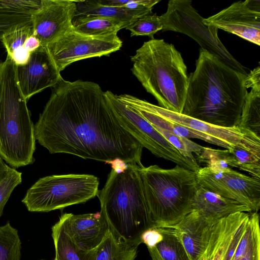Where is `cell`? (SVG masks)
Here are the masks:
<instances>
[{
	"label": "cell",
	"instance_id": "obj_1",
	"mask_svg": "<svg viewBox=\"0 0 260 260\" xmlns=\"http://www.w3.org/2000/svg\"><path fill=\"white\" fill-rule=\"evenodd\" d=\"M36 140L51 153L144 167L143 147L120 125L100 86L62 79L35 125Z\"/></svg>",
	"mask_w": 260,
	"mask_h": 260
},
{
	"label": "cell",
	"instance_id": "obj_2",
	"mask_svg": "<svg viewBox=\"0 0 260 260\" xmlns=\"http://www.w3.org/2000/svg\"><path fill=\"white\" fill-rule=\"evenodd\" d=\"M247 75L201 48L188 76L182 114L218 126H238L248 91Z\"/></svg>",
	"mask_w": 260,
	"mask_h": 260
},
{
	"label": "cell",
	"instance_id": "obj_3",
	"mask_svg": "<svg viewBox=\"0 0 260 260\" xmlns=\"http://www.w3.org/2000/svg\"><path fill=\"white\" fill-rule=\"evenodd\" d=\"M139 166L124 164L112 169L97 196L100 212L117 237L139 245L140 237L155 226L146 204Z\"/></svg>",
	"mask_w": 260,
	"mask_h": 260
},
{
	"label": "cell",
	"instance_id": "obj_4",
	"mask_svg": "<svg viewBox=\"0 0 260 260\" xmlns=\"http://www.w3.org/2000/svg\"><path fill=\"white\" fill-rule=\"evenodd\" d=\"M131 59L132 73L159 106L182 113L188 76L182 55L174 45L163 39H150Z\"/></svg>",
	"mask_w": 260,
	"mask_h": 260
},
{
	"label": "cell",
	"instance_id": "obj_5",
	"mask_svg": "<svg viewBox=\"0 0 260 260\" xmlns=\"http://www.w3.org/2000/svg\"><path fill=\"white\" fill-rule=\"evenodd\" d=\"M16 69L8 55L0 61V156L12 167L18 168L34 162L36 139Z\"/></svg>",
	"mask_w": 260,
	"mask_h": 260
},
{
	"label": "cell",
	"instance_id": "obj_6",
	"mask_svg": "<svg viewBox=\"0 0 260 260\" xmlns=\"http://www.w3.org/2000/svg\"><path fill=\"white\" fill-rule=\"evenodd\" d=\"M144 193L155 226H173L192 211L199 187L196 173L176 165L163 169L156 165L140 168Z\"/></svg>",
	"mask_w": 260,
	"mask_h": 260
},
{
	"label": "cell",
	"instance_id": "obj_7",
	"mask_svg": "<svg viewBox=\"0 0 260 260\" xmlns=\"http://www.w3.org/2000/svg\"><path fill=\"white\" fill-rule=\"evenodd\" d=\"M99 181L90 174L54 175L40 178L22 200L30 212H48L84 203L97 196Z\"/></svg>",
	"mask_w": 260,
	"mask_h": 260
},
{
	"label": "cell",
	"instance_id": "obj_8",
	"mask_svg": "<svg viewBox=\"0 0 260 260\" xmlns=\"http://www.w3.org/2000/svg\"><path fill=\"white\" fill-rule=\"evenodd\" d=\"M162 31L185 34L194 39L201 48L214 54L233 69L247 75L244 67L228 51L218 38V29L208 26L188 0H171L166 12L160 16Z\"/></svg>",
	"mask_w": 260,
	"mask_h": 260
},
{
	"label": "cell",
	"instance_id": "obj_9",
	"mask_svg": "<svg viewBox=\"0 0 260 260\" xmlns=\"http://www.w3.org/2000/svg\"><path fill=\"white\" fill-rule=\"evenodd\" d=\"M105 95L120 125L143 147L158 157L195 173L199 169L200 167L197 161L182 155L151 124L120 101L116 94L107 90L105 91Z\"/></svg>",
	"mask_w": 260,
	"mask_h": 260
},
{
	"label": "cell",
	"instance_id": "obj_10",
	"mask_svg": "<svg viewBox=\"0 0 260 260\" xmlns=\"http://www.w3.org/2000/svg\"><path fill=\"white\" fill-rule=\"evenodd\" d=\"M121 100L131 107L151 112L176 124L218 139L233 147L244 149L260 157V137L249 130L239 126L224 127L214 125L128 94H123Z\"/></svg>",
	"mask_w": 260,
	"mask_h": 260
},
{
	"label": "cell",
	"instance_id": "obj_11",
	"mask_svg": "<svg viewBox=\"0 0 260 260\" xmlns=\"http://www.w3.org/2000/svg\"><path fill=\"white\" fill-rule=\"evenodd\" d=\"M199 186L222 197L249 206L252 212L260 207V179L241 174L231 168L213 170L200 168L196 172Z\"/></svg>",
	"mask_w": 260,
	"mask_h": 260
},
{
	"label": "cell",
	"instance_id": "obj_12",
	"mask_svg": "<svg viewBox=\"0 0 260 260\" xmlns=\"http://www.w3.org/2000/svg\"><path fill=\"white\" fill-rule=\"evenodd\" d=\"M122 45L117 35L94 37L81 34L73 29L46 47L60 72L74 62L109 55L119 50Z\"/></svg>",
	"mask_w": 260,
	"mask_h": 260
},
{
	"label": "cell",
	"instance_id": "obj_13",
	"mask_svg": "<svg viewBox=\"0 0 260 260\" xmlns=\"http://www.w3.org/2000/svg\"><path fill=\"white\" fill-rule=\"evenodd\" d=\"M208 26L234 34L260 45V1L246 0L233 3L217 13L203 18Z\"/></svg>",
	"mask_w": 260,
	"mask_h": 260
},
{
	"label": "cell",
	"instance_id": "obj_14",
	"mask_svg": "<svg viewBox=\"0 0 260 260\" xmlns=\"http://www.w3.org/2000/svg\"><path fill=\"white\" fill-rule=\"evenodd\" d=\"M76 1L41 0V6L31 14L33 35L41 46L61 38L73 29Z\"/></svg>",
	"mask_w": 260,
	"mask_h": 260
},
{
	"label": "cell",
	"instance_id": "obj_15",
	"mask_svg": "<svg viewBox=\"0 0 260 260\" xmlns=\"http://www.w3.org/2000/svg\"><path fill=\"white\" fill-rule=\"evenodd\" d=\"M16 71L18 86L26 100L63 79L46 46H40L31 52L27 64L16 66Z\"/></svg>",
	"mask_w": 260,
	"mask_h": 260
},
{
	"label": "cell",
	"instance_id": "obj_16",
	"mask_svg": "<svg viewBox=\"0 0 260 260\" xmlns=\"http://www.w3.org/2000/svg\"><path fill=\"white\" fill-rule=\"evenodd\" d=\"M64 231L80 250L90 251L103 241L110 229L100 211L95 213H64L58 221Z\"/></svg>",
	"mask_w": 260,
	"mask_h": 260
},
{
	"label": "cell",
	"instance_id": "obj_17",
	"mask_svg": "<svg viewBox=\"0 0 260 260\" xmlns=\"http://www.w3.org/2000/svg\"><path fill=\"white\" fill-rule=\"evenodd\" d=\"M218 221L209 220L192 210L174 225L191 260H198L203 254Z\"/></svg>",
	"mask_w": 260,
	"mask_h": 260
},
{
	"label": "cell",
	"instance_id": "obj_18",
	"mask_svg": "<svg viewBox=\"0 0 260 260\" xmlns=\"http://www.w3.org/2000/svg\"><path fill=\"white\" fill-rule=\"evenodd\" d=\"M250 213L237 212L220 219L214 225L206 250L198 260H224L236 231Z\"/></svg>",
	"mask_w": 260,
	"mask_h": 260
},
{
	"label": "cell",
	"instance_id": "obj_19",
	"mask_svg": "<svg viewBox=\"0 0 260 260\" xmlns=\"http://www.w3.org/2000/svg\"><path fill=\"white\" fill-rule=\"evenodd\" d=\"M192 210L213 221L237 212H252L250 208L238 201L227 199L199 187L192 202Z\"/></svg>",
	"mask_w": 260,
	"mask_h": 260
},
{
	"label": "cell",
	"instance_id": "obj_20",
	"mask_svg": "<svg viewBox=\"0 0 260 260\" xmlns=\"http://www.w3.org/2000/svg\"><path fill=\"white\" fill-rule=\"evenodd\" d=\"M247 92L238 126L260 137V67L250 71L245 78Z\"/></svg>",
	"mask_w": 260,
	"mask_h": 260
},
{
	"label": "cell",
	"instance_id": "obj_21",
	"mask_svg": "<svg viewBox=\"0 0 260 260\" xmlns=\"http://www.w3.org/2000/svg\"><path fill=\"white\" fill-rule=\"evenodd\" d=\"M160 230L158 241L147 248L152 260H191L174 225L160 226Z\"/></svg>",
	"mask_w": 260,
	"mask_h": 260
},
{
	"label": "cell",
	"instance_id": "obj_22",
	"mask_svg": "<svg viewBox=\"0 0 260 260\" xmlns=\"http://www.w3.org/2000/svg\"><path fill=\"white\" fill-rule=\"evenodd\" d=\"M138 245L115 236L110 230L94 250V260H135Z\"/></svg>",
	"mask_w": 260,
	"mask_h": 260
},
{
	"label": "cell",
	"instance_id": "obj_23",
	"mask_svg": "<svg viewBox=\"0 0 260 260\" xmlns=\"http://www.w3.org/2000/svg\"><path fill=\"white\" fill-rule=\"evenodd\" d=\"M131 108L134 110L155 128H158L172 133L174 135L189 139H201L208 143L224 148L226 149H231L233 148L231 145L221 141L205 134L198 132L196 131L188 128L179 124H176L165 119L151 112L140 108Z\"/></svg>",
	"mask_w": 260,
	"mask_h": 260
},
{
	"label": "cell",
	"instance_id": "obj_24",
	"mask_svg": "<svg viewBox=\"0 0 260 260\" xmlns=\"http://www.w3.org/2000/svg\"><path fill=\"white\" fill-rule=\"evenodd\" d=\"M73 25L75 31L94 37L117 35L119 30L128 26L124 22L117 19L95 16L74 18Z\"/></svg>",
	"mask_w": 260,
	"mask_h": 260
},
{
	"label": "cell",
	"instance_id": "obj_25",
	"mask_svg": "<svg viewBox=\"0 0 260 260\" xmlns=\"http://www.w3.org/2000/svg\"><path fill=\"white\" fill-rule=\"evenodd\" d=\"M95 16L118 20L129 26L138 18L132 12L121 7L107 6L100 4L98 0L76 1L74 18Z\"/></svg>",
	"mask_w": 260,
	"mask_h": 260
},
{
	"label": "cell",
	"instance_id": "obj_26",
	"mask_svg": "<svg viewBox=\"0 0 260 260\" xmlns=\"http://www.w3.org/2000/svg\"><path fill=\"white\" fill-rule=\"evenodd\" d=\"M31 14L24 1L0 0V40L16 26L31 22Z\"/></svg>",
	"mask_w": 260,
	"mask_h": 260
},
{
	"label": "cell",
	"instance_id": "obj_27",
	"mask_svg": "<svg viewBox=\"0 0 260 260\" xmlns=\"http://www.w3.org/2000/svg\"><path fill=\"white\" fill-rule=\"evenodd\" d=\"M55 255L54 260H94L93 251L79 249L64 231L59 221L51 228Z\"/></svg>",
	"mask_w": 260,
	"mask_h": 260
},
{
	"label": "cell",
	"instance_id": "obj_28",
	"mask_svg": "<svg viewBox=\"0 0 260 260\" xmlns=\"http://www.w3.org/2000/svg\"><path fill=\"white\" fill-rule=\"evenodd\" d=\"M196 155L198 164H206L207 167L213 170L237 168L236 158L231 149H216L203 146Z\"/></svg>",
	"mask_w": 260,
	"mask_h": 260
},
{
	"label": "cell",
	"instance_id": "obj_29",
	"mask_svg": "<svg viewBox=\"0 0 260 260\" xmlns=\"http://www.w3.org/2000/svg\"><path fill=\"white\" fill-rule=\"evenodd\" d=\"M21 248L18 231L9 221L0 226V260H20Z\"/></svg>",
	"mask_w": 260,
	"mask_h": 260
},
{
	"label": "cell",
	"instance_id": "obj_30",
	"mask_svg": "<svg viewBox=\"0 0 260 260\" xmlns=\"http://www.w3.org/2000/svg\"><path fill=\"white\" fill-rule=\"evenodd\" d=\"M163 24L160 16L156 14H148L138 19L125 28L131 31V36H147L153 39L154 35L162 30Z\"/></svg>",
	"mask_w": 260,
	"mask_h": 260
},
{
	"label": "cell",
	"instance_id": "obj_31",
	"mask_svg": "<svg viewBox=\"0 0 260 260\" xmlns=\"http://www.w3.org/2000/svg\"><path fill=\"white\" fill-rule=\"evenodd\" d=\"M32 34L31 22L17 26L5 34L1 41L7 55L11 57L15 50L23 46L26 39Z\"/></svg>",
	"mask_w": 260,
	"mask_h": 260
},
{
	"label": "cell",
	"instance_id": "obj_32",
	"mask_svg": "<svg viewBox=\"0 0 260 260\" xmlns=\"http://www.w3.org/2000/svg\"><path fill=\"white\" fill-rule=\"evenodd\" d=\"M154 128L182 155L192 160L197 161L192 153H197L203 146L194 143L189 139L174 135L158 128Z\"/></svg>",
	"mask_w": 260,
	"mask_h": 260
},
{
	"label": "cell",
	"instance_id": "obj_33",
	"mask_svg": "<svg viewBox=\"0 0 260 260\" xmlns=\"http://www.w3.org/2000/svg\"><path fill=\"white\" fill-rule=\"evenodd\" d=\"M231 150L236 158L237 168L260 179V157L240 148L234 147Z\"/></svg>",
	"mask_w": 260,
	"mask_h": 260
},
{
	"label": "cell",
	"instance_id": "obj_34",
	"mask_svg": "<svg viewBox=\"0 0 260 260\" xmlns=\"http://www.w3.org/2000/svg\"><path fill=\"white\" fill-rule=\"evenodd\" d=\"M22 182V173L10 168L7 177L0 183V217L14 188Z\"/></svg>",
	"mask_w": 260,
	"mask_h": 260
},
{
	"label": "cell",
	"instance_id": "obj_35",
	"mask_svg": "<svg viewBox=\"0 0 260 260\" xmlns=\"http://www.w3.org/2000/svg\"><path fill=\"white\" fill-rule=\"evenodd\" d=\"M159 2V0H128L122 7L133 13L139 19L151 14L153 7Z\"/></svg>",
	"mask_w": 260,
	"mask_h": 260
},
{
	"label": "cell",
	"instance_id": "obj_36",
	"mask_svg": "<svg viewBox=\"0 0 260 260\" xmlns=\"http://www.w3.org/2000/svg\"><path fill=\"white\" fill-rule=\"evenodd\" d=\"M29 53L22 46L14 51L11 58L16 66H24L28 62L30 58Z\"/></svg>",
	"mask_w": 260,
	"mask_h": 260
},
{
	"label": "cell",
	"instance_id": "obj_37",
	"mask_svg": "<svg viewBox=\"0 0 260 260\" xmlns=\"http://www.w3.org/2000/svg\"><path fill=\"white\" fill-rule=\"evenodd\" d=\"M236 260H260V242L256 243L244 255Z\"/></svg>",
	"mask_w": 260,
	"mask_h": 260
},
{
	"label": "cell",
	"instance_id": "obj_38",
	"mask_svg": "<svg viewBox=\"0 0 260 260\" xmlns=\"http://www.w3.org/2000/svg\"><path fill=\"white\" fill-rule=\"evenodd\" d=\"M40 46V41L33 34L26 39L23 45L24 47L30 53L36 50Z\"/></svg>",
	"mask_w": 260,
	"mask_h": 260
},
{
	"label": "cell",
	"instance_id": "obj_39",
	"mask_svg": "<svg viewBox=\"0 0 260 260\" xmlns=\"http://www.w3.org/2000/svg\"><path fill=\"white\" fill-rule=\"evenodd\" d=\"M98 2L105 6L121 7L125 5L128 0H98Z\"/></svg>",
	"mask_w": 260,
	"mask_h": 260
},
{
	"label": "cell",
	"instance_id": "obj_40",
	"mask_svg": "<svg viewBox=\"0 0 260 260\" xmlns=\"http://www.w3.org/2000/svg\"><path fill=\"white\" fill-rule=\"evenodd\" d=\"M10 168L0 156V183L8 175Z\"/></svg>",
	"mask_w": 260,
	"mask_h": 260
},
{
	"label": "cell",
	"instance_id": "obj_41",
	"mask_svg": "<svg viewBox=\"0 0 260 260\" xmlns=\"http://www.w3.org/2000/svg\"><path fill=\"white\" fill-rule=\"evenodd\" d=\"M41 260H44V259H41Z\"/></svg>",
	"mask_w": 260,
	"mask_h": 260
}]
</instances>
